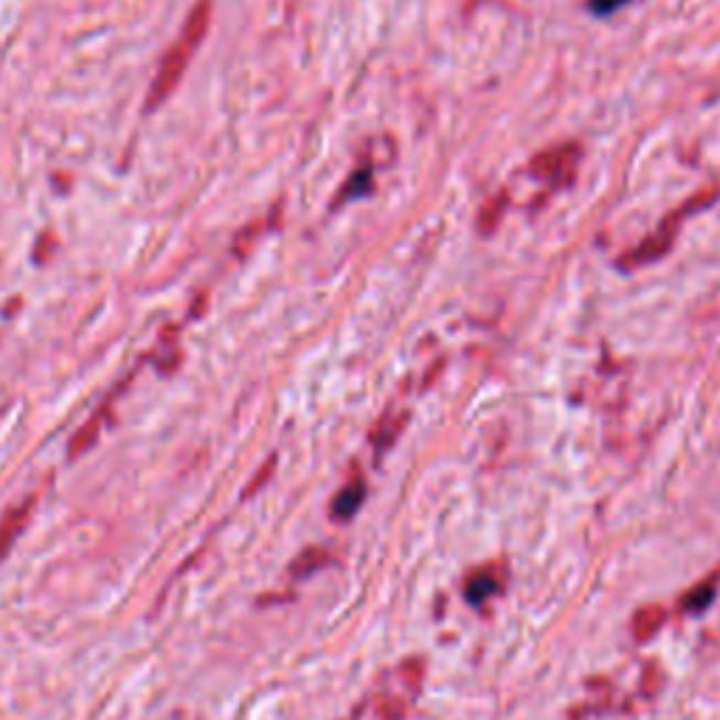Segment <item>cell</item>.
Segmentation results:
<instances>
[{
    "label": "cell",
    "mask_w": 720,
    "mask_h": 720,
    "mask_svg": "<svg viewBox=\"0 0 720 720\" xmlns=\"http://www.w3.org/2000/svg\"><path fill=\"white\" fill-rule=\"evenodd\" d=\"M367 192H372V172H369V170L354 172L352 181H349V184L343 186L341 200H354V197L367 195Z\"/></svg>",
    "instance_id": "8"
},
{
    "label": "cell",
    "mask_w": 720,
    "mask_h": 720,
    "mask_svg": "<svg viewBox=\"0 0 720 720\" xmlns=\"http://www.w3.org/2000/svg\"><path fill=\"white\" fill-rule=\"evenodd\" d=\"M209 23H211V0H200V3H195L189 18H186L184 32L177 34L175 43L166 48L164 59H161V68L155 70L152 88L150 94H146V105H144L146 113L164 108L166 99L175 94V88L181 85V79H184L186 68L192 65L195 51L200 48V43L206 40Z\"/></svg>",
    "instance_id": "1"
},
{
    "label": "cell",
    "mask_w": 720,
    "mask_h": 720,
    "mask_svg": "<svg viewBox=\"0 0 720 720\" xmlns=\"http://www.w3.org/2000/svg\"><path fill=\"white\" fill-rule=\"evenodd\" d=\"M712 597H714V588L707 582V586L698 588L696 594L689 597V600H684V608H689V611H701V608L707 606V602L712 600Z\"/></svg>",
    "instance_id": "9"
},
{
    "label": "cell",
    "mask_w": 720,
    "mask_h": 720,
    "mask_svg": "<svg viewBox=\"0 0 720 720\" xmlns=\"http://www.w3.org/2000/svg\"><path fill=\"white\" fill-rule=\"evenodd\" d=\"M32 506H34V499H29L25 504L12 506V510H9L7 515L0 519V557L12 549V544L18 541L20 532H23L25 521H29V512H32Z\"/></svg>",
    "instance_id": "4"
},
{
    "label": "cell",
    "mask_w": 720,
    "mask_h": 720,
    "mask_svg": "<svg viewBox=\"0 0 720 720\" xmlns=\"http://www.w3.org/2000/svg\"><path fill=\"white\" fill-rule=\"evenodd\" d=\"M684 211H678V215L673 217V220L667 222V226H664L658 234H653V240H647L645 246H639L636 251L628 253L625 260H622V268H636V265H647V262H656L658 257H662V253L673 246V237H676V228H678V222H681Z\"/></svg>",
    "instance_id": "3"
},
{
    "label": "cell",
    "mask_w": 720,
    "mask_h": 720,
    "mask_svg": "<svg viewBox=\"0 0 720 720\" xmlns=\"http://www.w3.org/2000/svg\"><path fill=\"white\" fill-rule=\"evenodd\" d=\"M625 3H631V0H588V9L594 14H611Z\"/></svg>",
    "instance_id": "10"
},
{
    "label": "cell",
    "mask_w": 720,
    "mask_h": 720,
    "mask_svg": "<svg viewBox=\"0 0 720 720\" xmlns=\"http://www.w3.org/2000/svg\"><path fill=\"white\" fill-rule=\"evenodd\" d=\"M662 622H664V613L658 611L656 606H653V608H645V611L639 613L636 622H633V628H636L639 639H647V636H653V633L658 631V625H662Z\"/></svg>",
    "instance_id": "7"
},
{
    "label": "cell",
    "mask_w": 720,
    "mask_h": 720,
    "mask_svg": "<svg viewBox=\"0 0 720 720\" xmlns=\"http://www.w3.org/2000/svg\"><path fill=\"white\" fill-rule=\"evenodd\" d=\"M363 495H367V487H363V481H352L349 487H343L341 493L336 495V501H332V519L336 521L352 519L354 512L360 510V504H363Z\"/></svg>",
    "instance_id": "5"
},
{
    "label": "cell",
    "mask_w": 720,
    "mask_h": 720,
    "mask_svg": "<svg viewBox=\"0 0 720 720\" xmlns=\"http://www.w3.org/2000/svg\"><path fill=\"white\" fill-rule=\"evenodd\" d=\"M499 577L493 575H476L473 580L468 582V600L473 602V606H481V602H487L493 594H499Z\"/></svg>",
    "instance_id": "6"
},
{
    "label": "cell",
    "mask_w": 720,
    "mask_h": 720,
    "mask_svg": "<svg viewBox=\"0 0 720 720\" xmlns=\"http://www.w3.org/2000/svg\"><path fill=\"white\" fill-rule=\"evenodd\" d=\"M577 155L580 152L575 150V144H566L560 150H549L544 155H537L532 161V175L546 181V184H557V181H569L571 172H575Z\"/></svg>",
    "instance_id": "2"
}]
</instances>
